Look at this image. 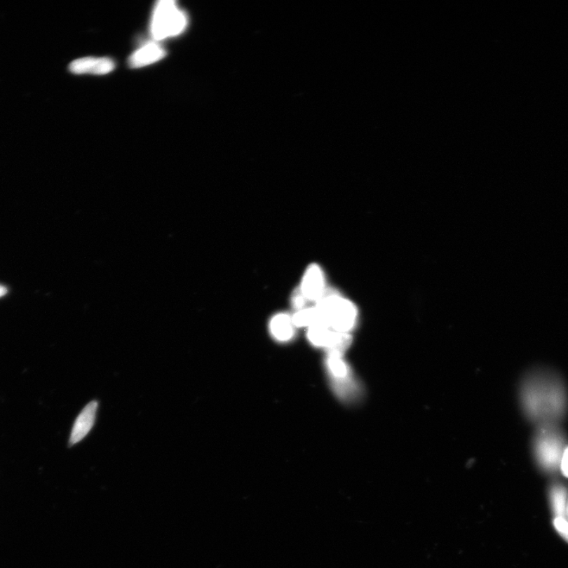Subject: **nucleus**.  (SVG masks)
<instances>
[{"label":"nucleus","instance_id":"15","mask_svg":"<svg viewBox=\"0 0 568 568\" xmlns=\"http://www.w3.org/2000/svg\"><path fill=\"white\" fill-rule=\"evenodd\" d=\"M306 300L307 299L305 298V296L303 295L300 289L296 290V292L293 295L292 297L293 306L295 309H298V311H301V309H302L303 307L305 306Z\"/></svg>","mask_w":568,"mask_h":568},{"label":"nucleus","instance_id":"8","mask_svg":"<svg viewBox=\"0 0 568 568\" xmlns=\"http://www.w3.org/2000/svg\"><path fill=\"white\" fill-rule=\"evenodd\" d=\"M165 55L166 50L160 44L150 42L130 57L129 65L131 68H141L160 61Z\"/></svg>","mask_w":568,"mask_h":568},{"label":"nucleus","instance_id":"7","mask_svg":"<svg viewBox=\"0 0 568 568\" xmlns=\"http://www.w3.org/2000/svg\"><path fill=\"white\" fill-rule=\"evenodd\" d=\"M115 69V62L109 58H92L86 57L76 60L69 65V71L76 74H107Z\"/></svg>","mask_w":568,"mask_h":568},{"label":"nucleus","instance_id":"17","mask_svg":"<svg viewBox=\"0 0 568 568\" xmlns=\"http://www.w3.org/2000/svg\"><path fill=\"white\" fill-rule=\"evenodd\" d=\"M6 292H8V290H6L5 287L0 285V298L4 296L6 294Z\"/></svg>","mask_w":568,"mask_h":568},{"label":"nucleus","instance_id":"9","mask_svg":"<svg viewBox=\"0 0 568 568\" xmlns=\"http://www.w3.org/2000/svg\"><path fill=\"white\" fill-rule=\"evenodd\" d=\"M292 318L285 313L275 316L270 322V330L275 339L282 342L292 339L295 334Z\"/></svg>","mask_w":568,"mask_h":568},{"label":"nucleus","instance_id":"13","mask_svg":"<svg viewBox=\"0 0 568 568\" xmlns=\"http://www.w3.org/2000/svg\"><path fill=\"white\" fill-rule=\"evenodd\" d=\"M550 501L555 517L567 518V494L564 486L555 485L550 492Z\"/></svg>","mask_w":568,"mask_h":568},{"label":"nucleus","instance_id":"3","mask_svg":"<svg viewBox=\"0 0 568 568\" xmlns=\"http://www.w3.org/2000/svg\"><path fill=\"white\" fill-rule=\"evenodd\" d=\"M565 440L554 424L541 425L536 434L534 451L543 469L554 471L559 468L565 449Z\"/></svg>","mask_w":568,"mask_h":568},{"label":"nucleus","instance_id":"11","mask_svg":"<svg viewBox=\"0 0 568 568\" xmlns=\"http://www.w3.org/2000/svg\"><path fill=\"white\" fill-rule=\"evenodd\" d=\"M327 363L328 370L336 379L337 384L349 380L353 377L349 365L343 359V356L339 355V353H328Z\"/></svg>","mask_w":568,"mask_h":568},{"label":"nucleus","instance_id":"10","mask_svg":"<svg viewBox=\"0 0 568 568\" xmlns=\"http://www.w3.org/2000/svg\"><path fill=\"white\" fill-rule=\"evenodd\" d=\"M337 331L325 325H315L309 327L308 338L311 343L316 346L325 347L330 349L336 337Z\"/></svg>","mask_w":568,"mask_h":568},{"label":"nucleus","instance_id":"16","mask_svg":"<svg viewBox=\"0 0 568 568\" xmlns=\"http://www.w3.org/2000/svg\"><path fill=\"white\" fill-rule=\"evenodd\" d=\"M560 470L563 475L568 478V447H567L560 461Z\"/></svg>","mask_w":568,"mask_h":568},{"label":"nucleus","instance_id":"12","mask_svg":"<svg viewBox=\"0 0 568 568\" xmlns=\"http://www.w3.org/2000/svg\"><path fill=\"white\" fill-rule=\"evenodd\" d=\"M292 321L295 326L298 327L307 326L309 327L315 325H325L318 309L316 306L301 309L293 316Z\"/></svg>","mask_w":568,"mask_h":568},{"label":"nucleus","instance_id":"5","mask_svg":"<svg viewBox=\"0 0 568 568\" xmlns=\"http://www.w3.org/2000/svg\"><path fill=\"white\" fill-rule=\"evenodd\" d=\"M98 407V402L93 400L81 410L74 421L71 438L69 440V446L79 444L90 433L96 421Z\"/></svg>","mask_w":568,"mask_h":568},{"label":"nucleus","instance_id":"14","mask_svg":"<svg viewBox=\"0 0 568 568\" xmlns=\"http://www.w3.org/2000/svg\"><path fill=\"white\" fill-rule=\"evenodd\" d=\"M553 525L557 533L568 542V520L567 518H555Z\"/></svg>","mask_w":568,"mask_h":568},{"label":"nucleus","instance_id":"18","mask_svg":"<svg viewBox=\"0 0 568 568\" xmlns=\"http://www.w3.org/2000/svg\"><path fill=\"white\" fill-rule=\"evenodd\" d=\"M567 516H568V505H567Z\"/></svg>","mask_w":568,"mask_h":568},{"label":"nucleus","instance_id":"6","mask_svg":"<svg viewBox=\"0 0 568 568\" xmlns=\"http://www.w3.org/2000/svg\"><path fill=\"white\" fill-rule=\"evenodd\" d=\"M301 292L308 300L317 302L325 289V278L322 270L317 264H312L303 276Z\"/></svg>","mask_w":568,"mask_h":568},{"label":"nucleus","instance_id":"1","mask_svg":"<svg viewBox=\"0 0 568 568\" xmlns=\"http://www.w3.org/2000/svg\"><path fill=\"white\" fill-rule=\"evenodd\" d=\"M520 395L524 412L541 425L554 424L566 412L564 385L560 379L548 372H536L527 377Z\"/></svg>","mask_w":568,"mask_h":568},{"label":"nucleus","instance_id":"4","mask_svg":"<svg viewBox=\"0 0 568 568\" xmlns=\"http://www.w3.org/2000/svg\"><path fill=\"white\" fill-rule=\"evenodd\" d=\"M184 12L177 8L173 0H162L155 6L151 33L156 41L165 39L182 33L187 25Z\"/></svg>","mask_w":568,"mask_h":568},{"label":"nucleus","instance_id":"2","mask_svg":"<svg viewBox=\"0 0 568 568\" xmlns=\"http://www.w3.org/2000/svg\"><path fill=\"white\" fill-rule=\"evenodd\" d=\"M323 324L331 330L349 333L355 327L358 311L355 305L331 290H325L316 302Z\"/></svg>","mask_w":568,"mask_h":568}]
</instances>
